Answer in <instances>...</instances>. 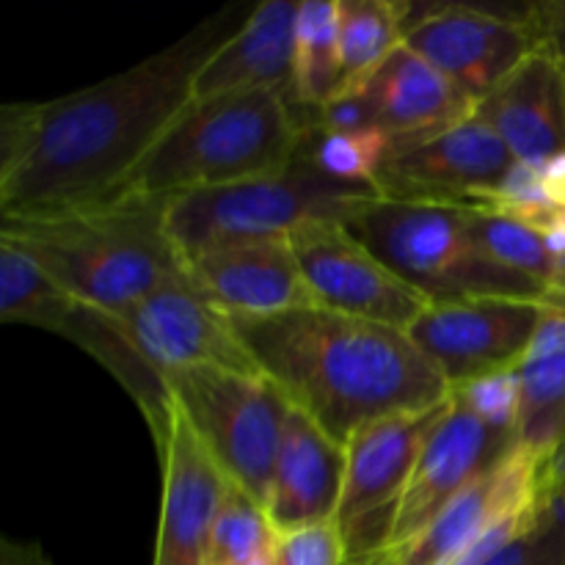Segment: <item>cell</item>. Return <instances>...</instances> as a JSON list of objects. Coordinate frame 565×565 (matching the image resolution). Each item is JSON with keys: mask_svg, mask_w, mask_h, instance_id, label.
Listing matches in <instances>:
<instances>
[{"mask_svg": "<svg viewBox=\"0 0 565 565\" xmlns=\"http://www.w3.org/2000/svg\"><path fill=\"white\" fill-rule=\"evenodd\" d=\"M230 11L141 64L47 103L0 108V218L64 213L121 191L193 103L204 61L237 28Z\"/></svg>", "mask_w": 565, "mask_h": 565, "instance_id": "6da1fadb", "label": "cell"}, {"mask_svg": "<svg viewBox=\"0 0 565 565\" xmlns=\"http://www.w3.org/2000/svg\"><path fill=\"white\" fill-rule=\"evenodd\" d=\"M232 326L259 373L342 447L375 419L428 412L450 397L447 381L392 326L323 307L232 318Z\"/></svg>", "mask_w": 565, "mask_h": 565, "instance_id": "7a4b0ae2", "label": "cell"}, {"mask_svg": "<svg viewBox=\"0 0 565 565\" xmlns=\"http://www.w3.org/2000/svg\"><path fill=\"white\" fill-rule=\"evenodd\" d=\"M166 199L110 196L64 213L3 218L0 241L33 259L61 290L110 315L185 270Z\"/></svg>", "mask_w": 565, "mask_h": 565, "instance_id": "3957f363", "label": "cell"}, {"mask_svg": "<svg viewBox=\"0 0 565 565\" xmlns=\"http://www.w3.org/2000/svg\"><path fill=\"white\" fill-rule=\"evenodd\" d=\"M301 105L279 92L193 99L149 149L116 196L174 199L290 169L301 143Z\"/></svg>", "mask_w": 565, "mask_h": 565, "instance_id": "277c9868", "label": "cell"}, {"mask_svg": "<svg viewBox=\"0 0 565 565\" xmlns=\"http://www.w3.org/2000/svg\"><path fill=\"white\" fill-rule=\"evenodd\" d=\"M345 226L430 303L469 298H550L533 279L480 252L463 207L379 196Z\"/></svg>", "mask_w": 565, "mask_h": 565, "instance_id": "5b68a950", "label": "cell"}, {"mask_svg": "<svg viewBox=\"0 0 565 565\" xmlns=\"http://www.w3.org/2000/svg\"><path fill=\"white\" fill-rule=\"evenodd\" d=\"M379 196L375 188L331 180L296 154L279 174L169 199L166 224L188 259L221 243L287 241L320 221L348 224Z\"/></svg>", "mask_w": 565, "mask_h": 565, "instance_id": "8992f818", "label": "cell"}, {"mask_svg": "<svg viewBox=\"0 0 565 565\" xmlns=\"http://www.w3.org/2000/svg\"><path fill=\"white\" fill-rule=\"evenodd\" d=\"M171 403L230 483L265 508L292 403L263 373L188 367L166 375Z\"/></svg>", "mask_w": 565, "mask_h": 565, "instance_id": "52a82bcc", "label": "cell"}, {"mask_svg": "<svg viewBox=\"0 0 565 565\" xmlns=\"http://www.w3.org/2000/svg\"><path fill=\"white\" fill-rule=\"evenodd\" d=\"M0 320L36 326L83 348L130 392L152 430L154 445L166 439L174 414L169 384L138 353L119 315L61 290L28 254L6 241H0Z\"/></svg>", "mask_w": 565, "mask_h": 565, "instance_id": "ba28073f", "label": "cell"}, {"mask_svg": "<svg viewBox=\"0 0 565 565\" xmlns=\"http://www.w3.org/2000/svg\"><path fill=\"white\" fill-rule=\"evenodd\" d=\"M445 403L375 419L345 445V483L334 522L345 541L348 565L390 550L414 463Z\"/></svg>", "mask_w": 565, "mask_h": 565, "instance_id": "9c48e42d", "label": "cell"}, {"mask_svg": "<svg viewBox=\"0 0 565 565\" xmlns=\"http://www.w3.org/2000/svg\"><path fill=\"white\" fill-rule=\"evenodd\" d=\"M403 44L434 64L475 105L483 103L524 58L541 50L530 9L428 6L408 20Z\"/></svg>", "mask_w": 565, "mask_h": 565, "instance_id": "30bf717a", "label": "cell"}, {"mask_svg": "<svg viewBox=\"0 0 565 565\" xmlns=\"http://www.w3.org/2000/svg\"><path fill=\"white\" fill-rule=\"evenodd\" d=\"M511 149L478 116L412 143H395L379 177V193L395 202L489 210L513 166Z\"/></svg>", "mask_w": 565, "mask_h": 565, "instance_id": "8fae6325", "label": "cell"}, {"mask_svg": "<svg viewBox=\"0 0 565 565\" xmlns=\"http://www.w3.org/2000/svg\"><path fill=\"white\" fill-rule=\"evenodd\" d=\"M287 241L318 307L401 331L430 307L340 221L303 226Z\"/></svg>", "mask_w": 565, "mask_h": 565, "instance_id": "7c38bea8", "label": "cell"}, {"mask_svg": "<svg viewBox=\"0 0 565 565\" xmlns=\"http://www.w3.org/2000/svg\"><path fill=\"white\" fill-rule=\"evenodd\" d=\"M544 301L469 298L430 303L406 329L408 340L450 390L480 375L516 367L539 329Z\"/></svg>", "mask_w": 565, "mask_h": 565, "instance_id": "4fadbf2b", "label": "cell"}, {"mask_svg": "<svg viewBox=\"0 0 565 565\" xmlns=\"http://www.w3.org/2000/svg\"><path fill=\"white\" fill-rule=\"evenodd\" d=\"M119 318L138 353L163 379L188 367L259 373L232 318L199 292L185 270L154 287Z\"/></svg>", "mask_w": 565, "mask_h": 565, "instance_id": "5bb4252c", "label": "cell"}, {"mask_svg": "<svg viewBox=\"0 0 565 565\" xmlns=\"http://www.w3.org/2000/svg\"><path fill=\"white\" fill-rule=\"evenodd\" d=\"M516 447V436L489 428L450 392L414 463L390 550L412 544L428 524Z\"/></svg>", "mask_w": 565, "mask_h": 565, "instance_id": "9a60e30c", "label": "cell"}, {"mask_svg": "<svg viewBox=\"0 0 565 565\" xmlns=\"http://www.w3.org/2000/svg\"><path fill=\"white\" fill-rule=\"evenodd\" d=\"M552 461L516 445L500 463L463 489L425 533L392 550L401 565H452L491 527L539 502Z\"/></svg>", "mask_w": 565, "mask_h": 565, "instance_id": "2e32d148", "label": "cell"}, {"mask_svg": "<svg viewBox=\"0 0 565 565\" xmlns=\"http://www.w3.org/2000/svg\"><path fill=\"white\" fill-rule=\"evenodd\" d=\"M185 274L226 318H270L318 307L290 241L221 243L188 257Z\"/></svg>", "mask_w": 565, "mask_h": 565, "instance_id": "e0dca14e", "label": "cell"}, {"mask_svg": "<svg viewBox=\"0 0 565 565\" xmlns=\"http://www.w3.org/2000/svg\"><path fill=\"white\" fill-rule=\"evenodd\" d=\"M158 450L163 461V500L152 565H204L215 513L230 480L177 406Z\"/></svg>", "mask_w": 565, "mask_h": 565, "instance_id": "ac0fdd59", "label": "cell"}, {"mask_svg": "<svg viewBox=\"0 0 565 565\" xmlns=\"http://www.w3.org/2000/svg\"><path fill=\"white\" fill-rule=\"evenodd\" d=\"M301 0H265L213 50L193 99L235 92H279L296 99V22Z\"/></svg>", "mask_w": 565, "mask_h": 565, "instance_id": "d6986e66", "label": "cell"}, {"mask_svg": "<svg viewBox=\"0 0 565 565\" xmlns=\"http://www.w3.org/2000/svg\"><path fill=\"white\" fill-rule=\"evenodd\" d=\"M345 483V447L292 408L276 456L265 513L276 533L334 522Z\"/></svg>", "mask_w": 565, "mask_h": 565, "instance_id": "ffe728a7", "label": "cell"}, {"mask_svg": "<svg viewBox=\"0 0 565 565\" xmlns=\"http://www.w3.org/2000/svg\"><path fill=\"white\" fill-rule=\"evenodd\" d=\"M519 163L541 169L565 152V66L535 50L483 103L475 105Z\"/></svg>", "mask_w": 565, "mask_h": 565, "instance_id": "44dd1931", "label": "cell"}, {"mask_svg": "<svg viewBox=\"0 0 565 565\" xmlns=\"http://www.w3.org/2000/svg\"><path fill=\"white\" fill-rule=\"evenodd\" d=\"M356 88L370 99L379 114V125L395 138V143L419 141L475 114L472 99L463 97L408 44H401Z\"/></svg>", "mask_w": 565, "mask_h": 565, "instance_id": "7402d4cb", "label": "cell"}, {"mask_svg": "<svg viewBox=\"0 0 565 565\" xmlns=\"http://www.w3.org/2000/svg\"><path fill=\"white\" fill-rule=\"evenodd\" d=\"M522 384L516 445L544 461L565 447V296H550L533 342L516 364Z\"/></svg>", "mask_w": 565, "mask_h": 565, "instance_id": "603a6c76", "label": "cell"}, {"mask_svg": "<svg viewBox=\"0 0 565 565\" xmlns=\"http://www.w3.org/2000/svg\"><path fill=\"white\" fill-rule=\"evenodd\" d=\"M412 3L395 0H340L342 92L367 81L403 44Z\"/></svg>", "mask_w": 565, "mask_h": 565, "instance_id": "cb8c5ba5", "label": "cell"}, {"mask_svg": "<svg viewBox=\"0 0 565 565\" xmlns=\"http://www.w3.org/2000/svg\"><path fill=\"white\" fill-rule=\"evenodd\" d=\"M342 94L340 0H301L296 22V103L320 108Z\"/></svg>", "mask_w": 565, "mask_h": 565, "instance_id": "d4e9b609", "label": "cell"}, {"mask_svg": "<svg viewBox=\"0 0 565 565\" xmlns=\"http://www.w3.org/2000/svg\"><path fill=\"white\" fill-rule=\"evenodd\" d=\"M392 147L395 138L381 127L353 132L303 127L296 154L331 180L379 191L381 169L390 160Z\"/></svg>", "mask_w": 565, "mask_h": 565, "instance_id": "484cf974", "label": "cell"}, {"mask_svg": "<svg viewBox=\"0 0 565 565\" xmlns=\"http://www.w3.org/2000/svg\"><path fill=\"white\" fill-rule=\"evenodd\" d=\"M276 535L279 533L270 524L265 508L252 494L230 483L215 513L204 565H248L268 557L274 552Z\"/></svg>", "mask_w": 565, "mask_h": 565, "instance_id": "4316f807", "label": "cell"}, {"mask_svg": "<svg viewBox=\"0 0 565 565\" xmlns=\"http://www.w3.org/2000/svg\"><path fill=\"white\" fill-rule=\"evenodd\" d=\"M483 565H565V502L552 467L533 527Z\"/></svg>", "mask_w": 565, "mask_h": 565, "instance_id": "83f0119b", "label": "cell"}, {"mask_svg": "<svg viewBox=\"0 0 565 565\" xmlns=\"http://www.w3.org/2000/svg\"><path fill=\"white\" fill-rule=\"evenodd\" d=\"M450 392L461 397L463 406L475 417L483 419L489 428L516 436L519 414H522V384H519L516 367L480 375V379L467 381V384L456 386Z\"/></svg>", "mask_w": 565, "mask_h": 565, "instance_id": "f1b7e54d", "label": "cell"}, {"mask_svg": "<svg viewBox=\"0 0 565 565\" xmlns=\"http://www.w3.org/2000/svg\"><path fill=\"white\" fill-rule=\"evenodd\" d=\"M489 210L511 215V218L524 221V224L541 226L557 207L550 199V193H546L541 169L513 160V166L505 171L494 196H491Z\"/></svg>", "mask_w": 565, "mask_h": 565, "instance_id": "f546056e", "label": "cell"}, {"mask_svg": "<svg viewBox=\"0 0 565 565\" xmlns=\"http://www.w3.org/2000/svg\"><path fill=\"white\" fill-rule=\"evenodd\" d=\"M274 565H348L345 541L337 522L276 535Z\"/></svg>", "mask_w": 565, "mask_h": 565, "instance_id": "4dcf8cb0", "label": "cell"}, {"mask_svg": "<svg viewBox=\"0 0 565 565\" xmlns=\"http://www.w3.org/2000/svg\"><path fill=\"white\" fill-rule=\"evenodd\" d=\"M527 9L541 50L555 55L565 66V0H541V3H530Z\"/></svg>", "mask_w": 565, "mask_h": 565, "instance_id": "1f68e13d", "label": "cell"}, {"mask_svg": "<svg viewBox=\"0 0 565 565\" xmlns=\"http://www.w3.org/2000/svg\"><path fill=\"white\" fill-rule=\"evenodd\" d=\"M541 177L555 207H565V152L541 166Z\"/></svg>", "mask_w": 565, "mask_h": 565, "instance_id": "d6a6232c", "label": "cell"}, {"mask_svg": "<svg viewBox=\"0 0 565 565\" xmlns=\"http://www.w3.org/2000/svg\"><path fill=\"white\" fill-rule=\"evenodd\" d=\"M3 565H50L47 557L36 546H17L11 541L3 544Z\"/></svg>", "mask_w": 565, "mask_h": 565, "instance_id": "836d02e7", "label": "cell"}, {"mask_svg": "<svg viewBox=\"0 0 565 565\" xmlns=\"http://www.w3.org/2000/svg\"><path fill=\"white\" fill-rule=\"evenodd\" d=\"M552 475H555L557 480V489H561L563 494V502H565V447L561 452L555 456V461H552Z\"/></svg>", "mask_w": 565, "mask_h": 565, "instance_id": "e575fe53", "label": "cell"}, {"mask_svg": "<svg viewBox=\"0 0 565 565\" xmlns=\"http://www.w3.org/2000/svg\"><path fill=\"white\" fill-rule=\"evenodd\" d=\"M353 565H401V561H397V555L392 550H386V552H379V555H373V557H367V561H362V563H353Z\"/></svg>", "mask_w": 565, "mask_h": 565, "instance_id": "d590c367", "label": "cell"}, {"mask_svg": "<svg viewBox=\"0 0 565 565\" xmlns=\"http://www.w3.org/2000/svg\"><path fill=\"white\" fill-rule=\"evenodd\" d=\"M248 565H274V552H270L268 557H259V561H254V563H248Z\"/></svg>", "mask_w": 565, "mask_h": 565, "instance_id": "8d00e7d4", "label": "cell"}]
</instances>
